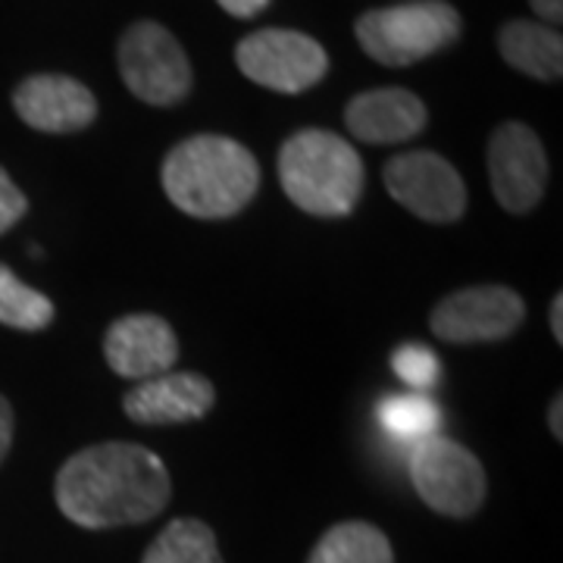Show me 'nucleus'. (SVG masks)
<instances>
[{"label": "nucleus", "instance_id": "f257e3e1", "mask_svg": "<svg viewBox=\"0 0 563 563\" xmlns=\"http://www.w3.org/2000/svg\"><path fill=\"white\" fill-rule=\"evenodd\" d=\"M169 495L173 483L166 463L132 442L85 448L57 473L63 517L85 529L144 523L169 504Z\"/></svg>", "mask_w": 563, "mask_h": 563}, {"label": "nucleus", "instance_id": "f03ea898", "mask_svg": "<svg viewBox=\"0 0 563 563\" xmlns=\"http://www.w3.org/2000/svg\"><path fill=\"white\" fill-rule=\"evenodd\" d=\"M261 188L254 154L225 135H195L163 161V191L181 213L225 220L244 210Z\"/></svg>", "mask_w": 563, "mask_h": 563}, {"label": "nucleus", "instance_id": "7ed1b4c3", "mask_svg": "<svg viewBox=\"0 0 563 563\" xmlns=\"http://www.w3.org/2000/svg\"><path fill=\"white\" fill-rule=\"evenodd\" d=\"M279 179L303 213L347 217L361 201L363 161L342 135L303 129L282 144Z\"/></svg>", "mask_w": 563, "mask_h": 563}, {"label": "nucleus", "instance_id": "20e7f679", "mask_svg": "<svg viewBox=\"0 0 563 563\" xmlns=\"http://www.w3.org/2000/svg\"><path fill=\"white\" fill-rule=\"evenodd\" d=\"M357 41L383 66H410L461 38V13L448 0H407L363 13Z\"/></svg>", "mask_w": 563, "mask_h": 563}, {"label": "nucleus", "instance_id": "39448f33", "mask_svg": "<svg viewBox=\"0 0 563 563\" xmlns=\"http://www.w3.org/2000/svg\"><path fill=\"white\" fill-rule=\"evenodd\" d=\"M120 73L125 88L144 103L173 107L191 91V63L181 44L161 22H132L120 38Z\"/></svg>", "mask_w": 563, "mask_h": 563}, {"label": "nucleus", "instance_id": "423d86ee", "mask_svg": "<svg viewBox=\"0 0 563 563\" xmlns=\"http://www.w3.org/2000/svg\"><path fill=\"white\" fill-rule=\"evenodd\" d=\"M235 63L247 79L279 95H301L329 73V54L320 41L295 29L251 32L235 47Z\"/></svg>", "mask_w": 563, "mask_h": 563}, {"label": "nucleus", "instance_id": "0eeeda50", "mask_svg": "<svg viewBox=\"0 0 563 563\" xmlns=\"http://www.w3.org/2000/svg\"><path fill=\"white\" fill-rule=\"evenodd\" d=\"M410 479L422 501L444 517H470L485 501V470L463 444L432 435L410 454Z\"/></svg>", "mask_w": 563, "mask_h": 563}, {"label": "nucleus", "instance_id": "6e6552de", "mask_svg": "<svg viewBox=\"0 0 563 563\" xmlns=\"http://www.w3.org/2000/svg\"><path fill=\"white\" fill-rule=\"evenodd\" d=\"M385 188L395 201L426 222H454L466 210L461 173L435 151H410L385 163Z\"/></svg>", "mask_w": 563, "mask_h": 563}, {"label": "nucleus", "instance_id": "1a4fd4ad", "mask_svg": "<svg viewBox=\"0 0 563 563\" xmlns=\"http://www.w3.org/2000/svg\"><path fill=\"white\" fill-rule=\"evenodd\" d=\"M526 317L523 298L507 285H476L448 295L432 310L435 339L451 344L498 342L520 329Z\"/></svg>", "mask_w": 563, "mask_h": 563}, {"label": "nucleus", "instance_id": "9d476101", "mask_svg": "<svg viewBox=\"0 0 563 563\" xmlns=\"http://www.w3.org/2000/svg\"><path fill=\"white\" fill-rule=\"evenodd\" d=\"M488 179L507 213H529L542 201L548 157L539 135L523 122H501L488 139Z\"/></svg>", "mask_w": 563, "mask_h": 563}, {"label": "nucleus", "instance_id": "9b49d317", "mask_svg": "<svg viewBox=\"0 0 563 563\" xmlns=\"http://www.w3.org/2000/svg\"><path fill=\"white\" fill-rule=\"evenodd\" d=\"M103 354L113 373L125 379H154L173 373L179 361V339L173 325L154 313H129L107 329Z\"/></svg>", "mask_w": 563, "mask_h": 563}, {"label": "nucleus", "instance_id": "f8f14e48", "mask_svg": "<svg viewBox=\"0 0 563 563\" xmlns=\"http://www.w3.org/2000/svg\"><path fill=\"white\" fill-rule=\"evenodd\" d=\"M13 107L25 125L35 132L69 135L88 129L98 117V101L81 81L60 76V73H41L29 76L13 95Z\"/></svg>", "mask_w": 563, "mask_h": 563}, {"label": "nucleus", "instance_id": "ddd939ff", "mask_svg": "<svg viewBox=\"0 0 563 563\" xmlns=\"http://www.w3.org/2000/svg\"><path fill=\"white\" fill-rule=\"evenodd\" d=\"M213 401L217 391L210 379L198 373H163L125 391L122 410L129 420L144 426H169V422L201 420L213 410Z\"/></svg>", "mask_w": 563, "mask_h": 563}, {"label": "nucleus", "instance_id": "4468645a", "mask_svg": "<svg viewBox=\"0 0 563 563\" xmlns=\"http://www.w3.org/2000/svg\"><path fill=\"white\" fill-rule=\"evenodd\" d=\"M426 120H429L426 103L407 88L363 91L344 107V122L351 135L366 144H401L420 135Z\"/></svg>", "mask_w": 563, "mask_h": 563}, {"label": "nucleus", "instance_id": "2eb2a0df", "mask_svg": "<svg viewBox=\"0 0 563 563\" xmlns=\"http://www.w3.org/2000/svg\"><path fill=\"white\" fill-rule=\"evenodd\" d=\"M498 51L514 69L539 81H558L563 73V38L542 22L510 20L498 32Z\"/></svg>", "mask_w": 563, "mask_h": 563}, {"label": "nucleus", "instance_id": "dca6fc26", "mask_svg": "<svg viewBox=\"0 0 563 563\" xmlns=\"http://www.w3.org/2000/svg\"><path fill=\"white\" fill-rule=\"evenodd\" d=\"M307 563H395L391 542L369 523H339L322 536Z\"/></svg>", "mask_w": 563, "mask_h": 563}, {"label": "nucleus", "instance_id": "f3484780", "mask_svg": "<svg viewBox=\"0 0 563 563\" xmlns=\"http://www.w3.org/2000/svg\"><path fill=\"white\" fill-rule=\"evenodd\" d=\"M141 563H222L213 529L201 520H173Z\"/></svg>", "mask_w": 563, "mask_h": 563}, {"label": "nucleus", "instance_id": "a211bd4d", "mask_svg": "<svg viewBox=\"0 0 563 563\" xmlns=\"http://www.w3.org/2000/svg\"><path fill=\"white\" fill-rule=\"evenodd\" d=\"M379 422L388 435H395L401 442L420 444L432 435H439L442 410L426 395H395V398H385L379 404Z\"/></svg>", "mask_w": 563, "mask_h": 563}, {"label": "nucleus", "instance_id": "6ab92c4d", "mask_svg": "<svg viewBox=\"0 0 563 563\" xmlns=\"http://www.w3.org/2000/svg\"><path fill=\"white\" fill-rule=\"evenodd\" d=\"M0 322L20 332H38L54 322V303L41 291L16 279L10 266L0 263Z\"/></svg>", "mask_w": 563, "mask_h": 563}, {"label": "nucleus", "instance_id": "aec40b11", "mask_svg": "<svg viewBox=\"0 0 563 563\" xmlns=\"http://www.w3.org/2000/svg\"><path fill=\"white\" fill-rule=\"evenodd\" d=\"M391 366H395L398 379L410 385L413 391L432 388V385L439 383V376H442V363L435 357V351L417 342L401 344L395 351V357H391Z\"/></svg>", "mask_w": 563, "mask_h": 563}, {"label": "nucleus", "instance_id": "412c9836", "mask_svg": "<svg viewBox=\"0 0 563 563\" xmlns=\"http://www.w3.org/2000/svg\"><path fill=\"white\" fill-rule=\"evenodd\" d=\"M25 210H29L25 195L16 188V181L7 176V169L0 166V235L10 232L25 217Z\"/></svg>", "mask_w": 563, "mask_h": 563}, {"label": "nucleus", "instance_id": "4be33fe9", "mask_svg": "<svg viewBox=\"0 0 563 563\" xmlns=\"http://www.w3.org/2000/svg\"><path fill=\"white\" fill-rule=\"evenodd\" d=\"M217 3L229 16H239V20H251L269 7V0H217Z\"/></svg>", "mask_w": 563, "mask_h": 563}, {"label": "nucleus", "instance_id": "5701e85b", "mask_svg": "<svg viewBox=\"0 0 563 563\" xmlns=\"http://www.w3.org/2000/svg\"><path fill=\"white\" fill-rule=\"evenodd\" d=\"M10 442H13V407L0 395V461L7 457Z\"/></svg>", "mask_w": 563, "mask_h": 563}, {"label": "nucleus", "instance_id": "b1692460", "mask_svg": "<svg viewBox=\"0 0 563 563\" xmlns=\"http://www.w3.org/2000/svg\"><path fill=\"white\" fill-rule=\"evenodd\" d=\"M529 3L548 25H558L563 20V0H529Z\"/></svg>", "mask_w": 563, "mask_h": 563}, {"label": "nucleus", "instance_id": "393cba45", "mask_svg": "<svg viewBox=\"0 0 563 563\" xmlns=\"http://www.w3.org/2000/svg\"><path fill=\"white\" fill-rule=\"evenodd\" d=\"M551 332H554V342L563 344V295H554L551 301Z\"/></svg>", "mask_w": 563, "mask_h": 563}, {"label": "nucleus", "instance_id": "a878e982", "mask_svg": "<svg viewBox=\"0 0 563 563\" xmlns=\"http://www.w3.org/2000/svg\"><path fill=\"white\" fill-rule=\"evenodd\" d=\"M561 410H563V398L558 395L551 407H548V422H551V432H554V439L561 442L563 439V426H561Z\"/></svg>", "mask_w": 563, "mask_h": 563}]
</instances>
